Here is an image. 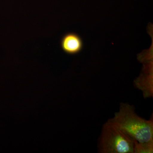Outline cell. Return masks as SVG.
Returning <instances> with one entry per match:
<instances>
[{
  "label": "cell",
  "instance_id": "cell-3",
  "mask_svg": "<svg viewBox=\"0 0 153 153\" xmlns=\"http://www.w3.org/2000/svg\"><path fill=\"white\" fill-rule=\"evenodd\" d=\"M152 61H147L142 73L134 81L135 86L142 91L145 98L153 97Z\"/></svg>",
  "mask_w": 153,
  "mask_h": 153
},
{
  "label": "cell",
  "instance_id": "cell-4",
  "mask_svg": "<svg viewBox=\"0 0 153 153\" xmlns=\"http://www.w3.org/2000/svg\"><path fill=\"white\" fill-rule=\"evenodd\" d=\"M60 46L63 51L69 55H75L81 52L83 47L82 38L74 33H66L60 41Z\"/></svg>",
  "mask_w": 153,
  "mask_h": 153
},
{
  "label": "cell",
  "instance_id": "cell-2",
  "mask_svg": "<svg viewBox=\"0 0 153 153\" xmlns=\"http://www.w3.org/2000/svg\"><path fill=\"white\" fill-rule=\"evenodd\" d=\"M134 141L108 120L103 125L99 138L98 152L100 153H134Z\"/></svg>",
  "mask_w": 153,
  "mask_h": 153
},
{
  "label": "cell",
  "instance_id": "cell-5",
  "mask_svg": "<svg viewBox=\"0 0 153 153\" xmlns=\"http://www.w3.org/2000/svg\"><path fill=\"white\" fill-rule=\"evenodd\" d=\"M153 152V142L139 143L134 141V153H152Z\"/></svg>",
  "mask_w": 153,
  "mask_h": 153
},
{
  "label": "cell",
  "instance_id": "cell-1",
  "mask_svg": "<svg viewBox=\"0 0 153 153\" xmlns=\"http://www.w3.org/2000/svg\"><path fill=\"white\" fill-rule=\"evenodd\" d=\"M136 141L153 142V118L146 120L139 116L134 105L120 103L119 110L108 120Z\"/></svg>",
  "mask_w": 153,
  "mask_h": 153
}]
</instances>
